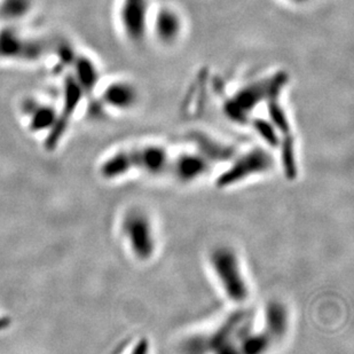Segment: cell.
<instances>
[{
	"instance_id": "obj_1",
	"label": "cell",
	"mask_w": 354,
	"mask_h": 354,
	"mask_svg": "<svg viewBox=\"0 0 354 354\" xmlns=\"http://www.w3.org/2000/svg\"><path fill=\"white\" fill-rule=\"evenodd\" d=\"M209 266L218 287L233 304L242 305L250 298V284L234 248L214 247L209 254Z\"/></svg>"
},
{
	"instance_id": "obj_2",
	"label": "cell",
	"mask_w": 354,
	"mask_h": 354,
	"mask_svg": "<svg viewBox=\"0 0 354 354\" xmlns=\"http://www.w3.org/2000/svg\"><path fill=\"white\" fill-rule=\"evenodd\" d=\"M127 249L137 261H151L158 251V234L151 216L139 207L124 214L120 224Z\"/></svg>"
},
{
	"instance_id": "obj_3",
	"label": "cell",
	"mask_w": 354,
	"mask_h": 354,
	"mask_svg": "<svg viewBox=\"0 0 354 354\" xmlns=\"http://www.w3.org/2000/svg\"><path fill=\"white\" fill-rule=\"evenodd\" d=\"M287 75L284 73L249 84L225 104V113L236 123H245L250 120L251 113L261 104L266 102L270 95L287 84Z\"/></svg>"
},
{
	"instance_id": "obj_4",
	"label": "cell",
	"mask_w": 354,
	"mask_h": 354,
	"mask_svg": "<svg viewBox=\"0 0 354 354\" xmlns=\"http://www.w3.org/2000/svg\"><path fill=\"white\" fill-rule=\"evenodd\" d=\"M274 158L271 153L261 147L251 148L236 158L216 179L218 188H230L240 185L252 177L268 174L274 167Z\"/></svg>"
},
{
	"instance_id": "obj_5",
	"label": "cell",
	"mask_w": 354,
	"mask_h": 354,
	"mask_svg": "<svg viewBox=\"0 0 354 354\" xmlns=\"http://www.w3.org/2000/svg\"><path fill=\"white\" fill-rule=\"evenodd\" d=\"M44 41L21 30L20 26L0 29V57L12 62H35L45 53Z\"/></svg>"
},
{
	"instance_id": "obj_6",
	"label": "cell",
	"mask_w": 354,
	"mask_h": 354,
	"mask_svg": "<svg viewBox=\"0 0 354 354\" xmlns=\"http://www.w3.org/2000/svg\"><path fill=\"white\" fill-rule=\"evenodd\" d=\"M149 0H120L118 21L130 43L140 44L148 31Z\"/></svg>"
},
{
	"instance_id": "obj_7",
	"label": "cell",
	"mask_w": 354,
	"mask_h": 354,
	"mask_svg": "<svg viewBox=\"0 0 354 354\" xmlns=\"http://www.w3.org/2000/svg\"><path fill=\"white\" fill-rule=\"evenodd\" d=\"M214 163L201 151H183L172 155L170 170L171 177L181 184H192L205 177L210 172Z\"/></svg>"
},
{
	"instance_id": "obj_8",
	"label": "cell",
	"mask_w": 354,
	"mask_h": 354,
	"mask_svg": "<svg viewBox=\"0 0 354 354\" xmlns=\"http://www.w3.org/2000/svg\"><path fill=\"white\" fill-rule=\"evenodd\" d=\"M132 172L142 174L141 145L116 151L106 158L100 167V174L106 180L120 179Z\"/></svg>"
},
{
	"instance_id": "obj_9",
	"label": "cell",
	"mask_w": 354,
	"mask_h": 354,
	"mask_svg": "<svg viewBox=\"0 0 354 354\" xmlns=\"http://www.w3.org/2000/svg\"><path fill=\"white\" fill-rule=\"evenodd\" d=\"M101 102L109 109L129 111L137 106L139 92L133 84L127 80H116L101 91Z\"/></svg>"
},
{
	"instance_id": "obj_10",
	"label": "cell",
	"mask_w": 354,
	"mask_h": 354,
	"mask_svg": "<svg viewBox=\"0 0 354 354\" xmlns=\"http://www.w3.org/2000/svg\"><path fill=\"white\" fill-rule=\"evenodd\" d=\"M155 37L165 45L176 43L183 31V20L177 10L171 7H162L155 15L153 24Z\"/></svg>"
},
{
	"instance_id": "obj_11",
	"label": "cell",
	"mask_w": 354,
	"mask_h": 354,
	"mask_svg": "<svg viewBox=\"0 0 354 354\" xmlns=\"http://www.w3.org/2000/svg\"><path fill=\"white\" fill-rule=\"evenodd\" d=\"M264 333L272 343L283 339L288 335L290 322H289V312L288 308L280 301H271L266 306L264 315Z\"/></svg>"
},
{
	"instance_id": "obj_12",
	"label": "cell",
	"mask_w": 354,
	"mask_h": 354,
	"mask_svg": "<svg viewBox=\"0 0 354 354\" xmlns=\"http://www.w3.org/2000/svg\"><path fill=\"white\" fill-rule=\"evenodd\" d=\"M71 67L74 69V74L71 76L77 82L84 93H92L97 88L100 80L97 64L85 54H75Z\"/></svg>"
},
{
	"instance_id": "obj_13",
	"label": "cell",
	"mask_w": 354,
	"mask_h": 354,
	"mask_svg": "<svg viewBox=\"0 0 354 354\" xmlns=\"http://www.w3.org/2000/svg\"><path fill=\"white\" fill-rule=\"evenodd\" d=\"M36 0H0L1 26H20L35 12Z\"/></svg>"
},
{
	"instance_id": "obj_14",
	"label": "cell",
	"mask_w": 354,
	"mask_h": 354,
	"mask_svg": "<svg viewBox=\"0 0 354 354\" xmlns=\"http://www.w3.org/2000/svg\"><path fill=\"white\" fill-rule=\"evenodd\" d=\"M24 111L29 118L31 130H46L50 127L53 129L57 120V111L50 104L30 100L24 104Z\"/></svg>"
},
{
	"instance_id": "obj_15",
	"label": "cell",
	"mask_w": 354,
	"mask_h": 354,
	"mask_svg": "<svg viewBox=\"0 0 354 354\" xmlns=\"http://www.w3.org/2000/svg\"><path fill=\"white\" fill-rule=\"evenodd\" d=\"M254 127L257 133L264 139L265 142L272 147H277L281 144V136L275 129L274 125L266 120H254Z\"/></svg>"
},
{
	"instance_id": "obj_16",
	"label": "cell",
	"mask_w": 354,
	"mask_h": 354,
	"mask_svg": "<svg viewBox=\"0 0 354 354\" xmlns=\"http://www.w3.org/2000/svg\"><path fill=\"white\" fill-rule=\"evenodd\" d=\"M294 1H297V3H301V1H304V0H294Z\"/></svg>"
}]
</instances>
